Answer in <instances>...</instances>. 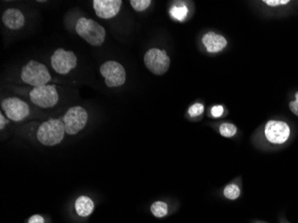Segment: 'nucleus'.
Instances as JSON below:
<instances>
[{"mask_svg": "<svg viewBox=\"0 0 298 223\" xmlns=\"http://www.w3.org/2000/svg\"><path fill=\"white\" fill-rule=\"evenodd\" d=\"M290 1L289 0H263V3L270 6V7H279V6H284V5L288 4Z\"/></svg>", "mask_w": 298, "mask_h": 223, "instance_id": "21", "label": "nucleus"}, {"mask_svg": "<svg viewBox=\"0 0 298 223\" xmlns=\"http://www.w3.org/2000/svg\"><path fill=\"white\" fill-rule=\"evenodd\" d=\"M144 63L147 69L155 75H163L170 67V58L164 50L151 48L144 57Z\"/></svg>", "mask_w": 298, "mask_h": 223, "instance_id": "5", "label": "nucleus"}, {"mask_svg": "<svg viewBox=\"0 0 298 223\" xmlns=\"http://www.w3.org/2000/svg\"><path fill=\"white\" fill-rule=\"evenodd\" d=\"M51 66L59 74H67L77 66V58L72 51L58 48L51 57Z\"/></svg>", "mask_w": 298, "mask_h": 223, "instance_id": "8", "label": "nucleus"}, {"mask_svg": "<svg viewBox=\"0 0 298 223\" xmlns=\"http://www.w3.org/2000/svg\"><path fill=\"white\" fill-rule=\"evenodd\" d=\"M130 3L136 11L142 12L148 8L151 4V1L150 0H132Z\"/></svg>", "mask_w": 298, "mask_h": 223, "instance_id": "19", "label": "nucleus"}, {"mask_svg": "<svg viewBox=\"0 0 298 223\" xmlns=\"http://www.w3.org/2000/svg\"><path fill=\"white\" fill-rule=\"evenodd\" d=\"M21 78L25 83L31 85L34 88L47 85L48 81H51L47 66L35 60H31L24 66L21 73Z\"/></svg>", "mask_w": 298, "mask_h": 223, "instance_id": "3", "label": "nucleus"}, {"mask_svg": "<svg viewBox=\"0 0 298 223\" xmlns=\"http://www.w3.org/2000/svg\"><path fill=\"white\" fill-rule=\"evenodd\" d=\"M223 194L226 198L230 200H235L240 196V189L237 185L229 184L225 188Z\"/></svg>", "mask_w": 298, "mask_h": 223, "instance_id": "17", "label": "nucleus"}, {"mask_svg": "<svg viewBox=\"0 0 298 223\" xmlns=\"http://www.w3.org/2000/svg\"><path fill=\"white\" fill-rule=\"evenodd\" d=\"M75 210L78 215L81 217H88L93 212V201L88 196H80L75 202Z\"/></svg>", "mask_w": 298, "mask_h": 223, "instance_id": "14", "label": "nucleus"}, {"mask_svg": "<svg viewBox=\"0 0 298 223\" xmlns=\"http://www.w3.org/2000/svg\"><path fill=\"white\" fill-rule=\"evenodd\" d=\"M202 42L209 53H218L223 50L227 46L228 41L223 36L209 31L203 36Z\"/></svg>", "mask_w": 298, "mask_h": 223, "instance_id": "12", "label": "nucleus"}, {"mask_svg": "<svg viewBox=\"0 0 298 223\" xmlns=\"http://www.w3.org/2000/svg\"><path fill=\"white\" fill-rule=\"evenodd\" d=\"M66 128L62 120L50 119L39 126L37 138L44 146H55L62 141Z\"/></svg>", "mask_w": 298, "mask_h": 223, "instance_id": "1", "label": "nucleus"}, {"mask_svg": "<svg viewBox=\"0 0 298 223\" xmlns=\"http://www.w3.org/2000/svg\"><path fill=\"white\" fill-rule=\"evenodd\" d=\"M3 23L11 30H18L24 25V14L16 8H9L5 11L2 16Z\"/></svg>", "mask_w": 298, "mask_h": 223, "instance_id": "13", "label": "nucleus"}, {"mask_svg": "<svg viewBox=\"0 0 298 223\" xmlns=\"http://www.w3.org/2000/svg\"><path fill=\"white\" fill-rule=\"evenodd\" d=\"M188 12H189V10H188L186 6H177V5H175L172 8H170V15L173 19L178 20V21L182 22L186 18Z\"/></svg>", "mask_w": 298, "mask_h": 223, "instance_id": "15", "label": "nucleus"}, {"mask_svg": "<svg viewBox=\"0 0 298 223\" xmlns=\"http://www.w3.org/2000/svg\"><path fill=\"white\" fill-rule=\"evenodd\" d=\"M33 104L39 107L50 108L57 104L59 96L54 85H42L35 87L30 93Z\"/></svg>", "mask_w": 298, "mask_h": 223, "instance_id": "4", "label": "nucleus"}, {"mask_svg": "<svg viewBox=\"0 0 298 223\" xmlns=\"http://www.w3.org/2000/svg\"><path fill=\"white\" fill-rule=\"evenodd\" d=\"M123 4L122 0H94L93 7L97 15L102 19H110L118 15Z\"/></svg>", "mask_w": 298, "mask_h": 223, "instance_id": "11", "label": "nucleus"}, {"mask_svg": "<svg viewBox=\"0 0 298 223\" xmlns=\"http://www.w3.org/2000/svg\"><path fill=\"white\" fill-rule=\"evenodd\" d=\"M294 96H295V100L289 103V109L293 114L298 116V91L295 93Z\"/></svg>", "mask_w": 298, "mask_h": 223, "instance_id": "23", "label": "nucleus"}, {"mask_svg": "<svg viewBox=\"0 0 298 223\" xmlns=\"http://www.w3.org/2000/svg\"><path fill=\"white\" fill-rule=\"evenodd\" d=\"M100 73L105 78V85L109 88L120 87L126 81L125 70L118 62H105L101 66Z\"/></svg>", "mask_w": 298, "mask_h": 223, "instance_id": "7", "label": "nucleus"}, {"mask_svg": "<svg viewBox=\"0 0 298 223\" xmlns=\"http://www.w3.org/2000/svg\"><path fill=\"white\" fill-rule=\"evenodd\" d=\"M151 212L153 215L157 218H163L168 213V206L164 202L157 201L151 205Z\"/></svg>", "mask_w": 298, "mask_h": 223, "instance_id": "16", "label": "nucleus"}, {"mask_svg": "<svg viewBox=\"0 0 298 223\" xmlns=\"http://www.w3.org/2000/svg\"><path fill=\"white\" fill-rule=\"evenodd\" d=\"M76 31L80 37L91 46H99L105 41V29L94 20L85 17L80 18L76 24Z\"/></svg>", "mask_w": 298, "mask_h": 223, "instance_id": "2", "label": "nucleus"}, {"mask_svg": "<svg viewBox=\"0 0 298 223\" xmlns=\"http://www.w3.org/2000/svg\"><path fill=\"white\" fill-rule=\"evenodd\" d=\"M220 133L225 138H231L236 133V127L232 123H222L220 126Z\"/></svg>", "mask_w": 298, "mask_h": 223, "instance_id": "18", "label": "nucleus"}, {"mask_svg": "<svg viewBox=\"0 0 298 223\" xmlns=\"http://www.w3.org/2000/svg\"><path fill=\"white\" fill-rule=\"evenodd\" d=\"M62 121L65 124L66 133L77 134L87 124L88 113L82 106H74L66 112Z\"/></svg>", "mask_w": 298, "mask_h": 223, "instance_id": "6", "label": "nucleus"}, {"mask_svg": "<svg viewBox=\"0 0 298 223\" xmlns=\"http://www.w3.org/2000/svg\"><path fill=\"white\" fill-rule=\"evenodd\" d=\"M223 112H224V109H223V106H222V105H214V106H213V108L211 109V114H212V116H213L214 118H219V117H221V116L223 115Z\"/></svg>", "mask_w": 298, "mask_h": 223, "instance_id": "22", "label": "nucleus"}, {"mask_svg": "<svg viewBox=\"0 0 298 223\" xmlns=\"http://www.w3.org/2000/svg\"><path fill=\"white\" fill-rule=\"evenodd\" d=\"M1 107L6 116L15 122H20L29 116L30 108L27 103L18 97H8L2 101Z\"/></svg>", "mask_w": 298, "mask_h": 223, "instance_id": "10", "label": "nucleus"}, {"mask_svg": "<svg viewBox=\"0 0 298 223\" xmlns=\"http://www.w3.org/2000/svg\"><path fill=\"white\" fill-rule=\"evenodd\" d=\"M28 223H44V218L42 216L36 214V215L31 216L29 222Z\"/></svg>", "mask_w": 298, "mask_h": 223, "instance_id": "24", "label": "nucleus"}, {"mask_svg": "<svg viewBox=\"0 0 298 223\" xmlns=\"http://www.w3.org/2000/svg\"><path fill=\"white\" fill-rule=\"evenodd\" d=\"M8 120L5 119V117L3 116V115H0V129L2 130V129L4 128L5 125H6V124H8Z\"/></svg>", "mask_w": 298, "mask_h": 223, "instance_id": "25", "label": "nucleus"}, {"mask_svg": "<svg viewBox=\"0 0 298 223\" xmlns=\"http://www.w3.org/2000/svg\"><path fill=\"white\" fill-rule=\"evenodd\" d=\"M264 134L269 142L272 144H284L290 136V128L281 121H269L264 129Z\"/></svg>", "mask_w": 298, "mask_h": 223, "instance_id": "9", "label": "nucleus"}, {"mask_svg": "<svg viewBox=\"0 0 298 223\" xmlns=\"http://www.w3.org/2000/svg\"><path fill=\"white\" fill-rule=\"evenodd\" d=\"M204 110H205V107L203 104L200 103H196L190 106L189 109V114L191 117H197V116H201L202 114L204 113Z\"/></svg>", "mask_w": 298, "mask_h": 223, "instance_id": "20", "label": "nucleus"}]
</instances>
